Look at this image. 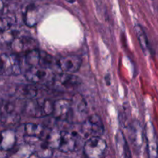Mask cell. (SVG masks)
<instances>
[{"label": "cell", "mask_w": 158, "mask_h": 158, "mask_svg": "<svg viewBox=\"0 0 158 158\" xmlns=\"http://www.w3.org/2000/svg\"><path fill=\"white\" fill-rule=\"evenodd\" d=\"M55 74L51 69L40 66L29 67L25 73V77L29 82L35 84L50 86L53 81Z\"/></svg>", "instance_id": "1"}, {"label": "cell", "mask_w": 158, "mask_h": 158, "mask_svg": "<svg viewBox=\"0 0 158 158\" xmlns=\"http://www.w3.org/2000/svg\"><path fill=\"white\" fill-rule=\"evenodd\" d=\"M20 73V61L16 54H0V76H16Z\"/></svg>", "instance_id": "2"}, {"label": "cell", "mask_w": 158, "mask_h": 158, "mask_svg": "<svg viewBox=\"0 0 158 158\" xmlns=\"http://www.w3.org/2000/svg\"><path fill=\"white\" fill-rule=\"evenodd\" d=\"M80 84V79L73 74H55L53 81L50 85L54 89L60 92H71L77 89Z\"/></svg>", "instance_id": "3"}, {"label": "cell", "mask_w": 158, "mask_h": 158, "mask_svg": "<svg viewBox=\"0 0 158 158\" xmlns=\"http://www.w3.org/2000/svg\"><path fill=\"white\" fill-rule=\"evenodd\" d=\"M106 150V143L100 137H91L83 146V154L86 158H103Z\"/></svg>", "instance_id": "4"}, {"label": "cell", "mask_w": 158, "mask_h": 158, "mask_svg": "<svg viewBox=\"0 0 158 158\" xmlns=\"http://www.w3.org/2000/svg\"><path fill=\"white\" fill-rule=\"evenodd\" d=\"M70 100L71 110L69 118L75 123H83L87 119V106L84 98L82 95L77 94Z\"/></svg>", "instance_id": "5"}, {"label": "cell", "mask_w": 158, "mask_h": 158, "mask_svg": "<svg viewBox=\"0 0 158 158\" xmlns=\"http://www.w3.org/2000/svg\"><path fill=\"white\" fill-rule=\"evenodd\" d=\"M81 132L86 137L93 135V137H100L104 132V126L101 118L97 114L89 117L82 123Z\"/></svg>", "instance_id": "6"}, {"label": "cell", "mask_w": 158, "mask_h": 158, "mask_svg": "<svg viewBox=\"0 0 158 158\" xmlns=\"http://www.w3.org/2000/svg\"><path fill=\"white\" fill-rule=\"evenodd\" d=\"M143 131L148 158H158V137L153 123L151 122L147 123Z\"/></svg>", "instance_id": "7"}, {"label": "cell", "mask_w": 158, "mask_h": 158, "mask_svg": "<svg viewBox=\"0 0 158 158\" xmlns=\"http://www.w3.org/2000/svg\"><path fill=\"white\" fill-rule=\"evenodd\" d=\"M82 60L77 55H67L60 57L57 61V66L63 73L73 74L80 69Z\"/></svg>", "instance_id": "8"}, {"label": "cell", "mask_w": 158, "mask_h": 158, "mask_svg": "<svg viewBox=\"0 0 158 158\" xmlns=\"http://www.w3.org/2000/svg\"><path fill=\"white\" fill-rule=\"evenodd\" d=\"M71 110V100L60 99L54 102L52 115L56 120H66L69 118Z\"/></svg>", "instance_id": "9"}, {"label": "cell", "mask_w": 158, "mask_h": 158, "mask_svg": "<svg viewBox=\"0 0 158 158\" xmlns=\"http://www.w3.org/2000/svg\"><path fill=\"white\" fill-rule=\"evenodd\" d=\"M8 152L6 158H30L35 154V146L26 143H21L15 145Z\"/></svg>", "instance_id": "10"}, {"label": "cell", "mask_w": 158, "mask_h": 158, "mask_svg": "<svg viewBox=\"0 0 158 158\" xmlns=\"http://www.w3.org/2000/svg\"><path fill=\"white\" fill-rule=\"evenodd\" d=\"M77 135L69 131H61V141L58 149L63 153H70L75 150Z\"/></svg>", "instance_id": "11"}, {"label": "cell", "mask_w": 158, "mask_h": 158, "mask_svg": "<svg viewBox=\"0 0 158 158\" xmlns=\"http://www.w3.org/2000/svg\"><path fill=\"white\" fill-rule=\"evenodd\" d=\"M16 143V134L13 130L6 129L0 131V151H9Z\"/></svg>", "instance_id": "12"}, {"label": "cell", "mask_w": 158, "mask_h": 158, "mask_svg": "<svg viewBox=\"0 0 158 158\" xmlns=\"http://www.w3.org/2000/svg\"><path fill=\"white\" fill-rule=\"evenodd\" d=\"M43 100L35 99L27 100L24 108L25 114L32 117H44L43 111Z\"/></svg>", "instance_id": "13"}, {"label": "cell", "mask_w": 158, "mask_h": 158, "mask_svg": "<svg viewBox=\"0 0 158 158\" xmlns=\"http://www.w3.org/2000/svg\"><path fill=\"white\" fill-rule=\"evenodd\" d=\"M37 93H38V89L34 85L23 84L17 86L15 95L16 96L17 98L21 99V100H30L35 99Z\"/></svg>", "instance_id": "14"}, {"label": "cell", "mask_w": 158, "mask_h": 158, "mask_svg": "<svg viewBox=\"0 0 158 158\" xmlns=\"http://www.w3.org/2000/svg\"><path fill=\"white\" fill-rule=\"evenodd\" d=\"M40 19L39 11L33 4H30L27 6L23 14V21L25 24L29 27H34L36 26Z\"/></svg>", "instance_id": "15"}, {"label": "cell", "mask_w": 158, "mask_h": 158, "mask_svg": "<svg viewBox=\"0 0 158 158\" xmlns=\"http://www.w3.org/2000/svg\"><path fill=\"white\" fill-rule=\"evenodd\" d=\"M144 138V131L138 122L133 123L131 129V140L134 146L136 148H141Z\"/></svg>", "instance_id": "16"}, {"label": "cell", "mask_w": 158, "mask_h": 158, "mask_svg": "<svg viewBox=\"0 0 158 158\" xmlns=\"http://www.w3.org/2000/svg\"><path fill=\"white\" fill-rule=\"evenodd\" d=\"M24 131L26 136L40 137L42 139V136L44 134L46 128L40 123H27L24 125Z\"/></svg>", "instance_id": "17"}, {"label": "cell", "mask_w": 158, "mask_h": 158, "mask_svg": "<svg viewBox=\"0 0 158 158\" xmlns=\"http://www.w3.org/2000/svg\"><path fill=\"white\" fill-rule=\"evenodd\" d=\"M43 140L52 149H58L61 141V131L56 129L50 130Z\"/></svg>", "instance_id": "18"}, {"label": "cell", "mask_w": 158, "mask_h": 158, "mask_svg": "<svg viewBox=\"0 0 158 158\" xmlns=\"http://www.w3.org/2000/svg\"><path fill=\"white\" fill-rule=\"evenodd\" d=\"M116 140H117V147L118 152L121 154L123 158H132L129 146H128L127 142L123 134L119 132L116 137Z\"/></svg>", "instance_id": "19"}, {"label": "cell", "mask_w": 158, "mask_h": 158, "mask_svg": "<svg viewBox=\"0 0 158 158\" xmlns=\"http://www.w3.org/2000/svg\"><path fill=\"white\" fill-rule=\"evenodd\" d=\"M134 30H135L139 43L142 48V50L145 54H148L150 51V46L145 31L143 30V27L140 25H136L135 27H134Z\"/></svg>", "instance_id": "20"}, {"label": "cell", "mask_w": 158, "mask_h": 158, "mask_svg": "<svg viewBox=\"0 0 158 158\" xmlns=\"http://www.w3.org/2000/svg\"><path fill=\"white\" fill-rule=\"evenodd\" d=\"M53 154V149L48 146L44 140H41L35 145V154L40 158H50Z\"/></svg>", "instance_id": "21"}, {"label": "cell", "mask_w": 158, "mask_h": 158, "mask_svg": "<svg viewBox=\"0 0 158 158\" xmlns=\"http://www.w3.org/2000/svg\"><path fill=\"white\" fill-rule=\"evenodd\" d=\"M40 51L37 49H32L25 53V61L29 67L37 66L40 64Z\"/></svg>", "instance_id": "22"}, {"label": "cell", "mask_w": 158, "mask_h": 158, "mask_svg": "<svg viewBox=\"0 0 158 158\" xmlns=\"http://www.w3.org/2000/svg\"><path fill=\"white\" fill-rule=\"evenodd\" d=\"M17 37V32L11 29L0 32V43L2 44H12V42Z\"/></svg>", "instance_id": "23"}, {"label": "cell", "mask_w": 158, "mask_h": 158, "mask_svg": "<svg viewBox=\"0 0 158 158\" xmlns=\"http://www.w3.org/2000/svg\"><path fill=\"white\" fill-rule=\"evenodd\" d=\"M53 58L46 52H40V60L39 66L51 69V66L53 63ZM52 70V69H51Z\"/></svg>", "instance_id": "24"}, {"label": "cell", "mask_w": 158, "mask_h": 158, "mask_svg": "<svg viewBox=\"0 0 158 158\" xmlns=\"http://www.w3.org/2000/svg\"><path fill=\"white\" fill-rule=\"evenodd\" d=\"M54 107V102L50 100H43V111L44 117L52 114Z\"/></svg>", "instance_id": "25"}, {"label": "cell", "mask_w": 158, "mask_h": 158, "mask_svg": "<svg viewBox=\"0 0 158 158\" xmlns=\"http://www.w3.org/2000/svg\"><path fill=\"white\" fill-rule=\"evenodd\" d=\"M11 26H12V21L10 19L0 16V32L11 29Z\"/></svg>", "instance_id": "26"}, {"label": "cell", "mask_w": 158, "mask_h": 158, "mask_svg": "<svg viewBox=\"0 0 158 158\" xmlns=\"http://www.w3.org/2000/svg\"><path fill=\"white\" fill-rule=\"evenodd\" d=\"M3 9H4V3H3L2 0H0V15L2 13Z\"/></svg>", "instance_id": "27"}, {"label": "cell", "mask_w": 158, "mask_h": 158, "mask_svg": "<svg viewBox=\"0 0 158 158\" xmlns=\"http://www.w3.org/2000/svg\"><path fill=\"white\" fill-rule=\"evenodd\" d=\"M66 2H68L69 3H73L75 2V0H66Z\"/></svg>", "instance_id": "28"}]
</instances>
